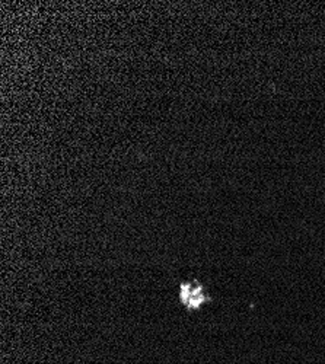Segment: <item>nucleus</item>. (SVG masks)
Segmentation results:
<instances>
[]
</instances>
